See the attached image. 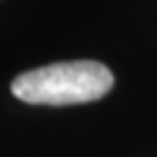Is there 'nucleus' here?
<instances>
[{
    "label": "nucleus",
    "instance_id": "1",
    "mask_svg": "<svg viewBox=\"0 0 157 157\" xmlns=\"http://www.w3.org/2000/svg\"><path fill=\"white\" fill-rule=\"evenodd\" d=\"M113 87L111 70L92 59L50 63L26 70L11 81V92L17 101L29 105H81L103 98Z\"/></svg>",
    "mask_w": 157,
    "mask_h": 157
}]
</instances>
